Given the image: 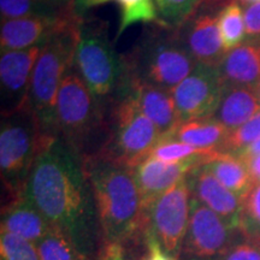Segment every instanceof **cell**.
<instances>
[{
  "label": "cell",
  "mask_w": 260,
  "mask_h": 260,
  "mask_svg": "<svg viewBox=\"0 0 260 260\" xmlns=\"http://www.w3.org/2000/svg\"><path fill=\"white\" fill-rule=\"evenodd\" d=\"M23 195L54 230L94 259L104 246L95 200L83 157L60 136L42 151Z\"/></svg>",
  "instance_id": "cell-1"
},
{
  "label": "cell",
  "mask_w": 260,
  "mask_h": 260,
  "mask_svg": "<svg viewBox=\"0 0 260 260\" xmlns=\"http://www.w3.org/2000/svg\"><path fill=\"white\" fill-rule=\"evenodd\" d=\"M92 186L104 245L130 247L144 243V206L133 169L105 158H83Z\"/></svg>",
  "instance_id": "cell-2"
},
{
  "label": "cell",
  "mask_w": 260,
  "mask_h": 260,
  "mask_svg": "<svg viewBox=\"0 0 260 260\" xmlns=\"http://www.w3.org/2000/svg\"><path fill=\"white\" fill-rule=\"evenodd\" d=\"M123 84L136 81L169 92L186 79L197 65L178 31L157 24L146 29L132 51L123 54Z\"/></svg>",
  "instance_id": "cell-3"
},
{
  "label": "cell",
  "mask_w": 260,
  "mask_h": 260,
  "mask_svg": "<svg viewBox=\"0 0 260 260\" xmlns=\"http://www.w3.org/2000/svg\"><path fill=\"white\" fill-rule=\"evenodd\" d=\"M57 135L83 158L100 153L107 139L106 109L71 68L60 84L56 109Z\"/></svg>",
  "instance_id": "cell-4"
},
{
  "label": "cell",
  "mask_w": 260,
  "mask_h": 260,
  "mask_svg": "<svg viewBox=\"0 0 260 260\" xmlns=\"http://www.w3.org/2000/svg\"><path fill=\"white\" fill-rule=\"evenodd\" d=\"M81 16L75 12L45 42L32 71L29 106L45 134L57 135L56 109L60 84L71 68L76 51Z\"/></svg>",
  "instance_id": "cell-5"
},
{
  "label": "cell",
  "mask_w": 260,
  "mask_h": 260,
  "mask_svg": "<svg viewBox=\"0 0 260 260\" xmlns=\"http://www.w3.org/2000/svg\"><path fill=\"white\" fill-rule=\"evenodd\" d=\"M54 138L45 134L29 105L14 115L2 117L0 174L4 191L3 205L23 195L35 161Z\"/></svg>",
  "instance_id": "cell-6"
},
{
  "label": "cell",
  "mask_w": 260,
  "mask_h": 260,
  "mask_svg": "<svg viewBox=\"0 0 260 260\" xmlns=\"http://www.w3.org/2000/svg\"><path fill=\"white\" fill-rule=\"evenodd\" d=\"M74 69L102 103L119 92L124 80V60L110 40L106 22L81 18Z\"/></svg>",
  "instance_id": "cell-7"
},
{
  "label": "cell",
  "mask_w": 260,
  "mask_h": 260,
  "mask_svg": "<svg viewBox=\"0 0 260 260\" xmlns=\"http://www.w3.org/2000/svg\"><path fill=\"white\" fill-rule=\"evenodd\" d=\"M110 103L106 110L107 139L96 155L134 169L149 157L161 134L130 98L115 96Z\"/></svg>",
  "instance_id": "cell-8"
},
{
  "label": "cell",
  "mask_w": 260,
  "mask_h": 260,
  "mask_svg": "<svg viewBox=\"0 0 260 260\" xmlns=\"http://www.w3.org/2000/svg\"><path fill=\"white\" fill-rule=\"evenodd\" d=\"M190 200L189 187L183 178L145 211L146 229L153 234L169 255L177 260L189 223Z\"/></svg>",
  "instance_id": "cell-9"
},
{
  "label": "cell",
  "mask_w": 260,
  "mask_h": 260,
  "mask_svg": "<svg viewBox=\"0 0 260 260\" xmlns=\"http://www.w3.org/2000/svg\"><path fill=\"white\" fill-rule=\"evenodd\" d=\"M242 237L240 230L191 198L189 223L178 260H212Z\"/></svg>",
  "instance_id": "cell-10"
},
{
  "label": "cell",
  "mask_w": 260,
  "mask_h": 260,
  "mask_svg": "<svg viewBox=\"0 0 260 260\" xmlns=\"http://www.w3.org/2000/svg\"><path fill=\"white\" fill-rule=\"evenodd\" d=\"M224 88L217 68L195 65L191 73L171 92L180 123L212 117Z\"/></svg>",
  "instance_id": "cell-11"
},
{
  "label": "cell",
  "mask_w": 260,
  "mask_h": 260,
  "mask_svg": "<svg viewBox=\"0 0 260 260\" xmlns=\"http://www.w3.org/2000/svg\"><path fill=\"white\" fill-rule=\"evenodd\" d=\"M44 45L24 51L3 52L0 57L2 117L21 111L29 105L32 71Z\"/></svg>",
  "instance_id": "cell-12"
},
{
  "label": "cell",
  "mask_w": 260,
  "mask_h": 260,
  "mask_svg": "<svg viewBox=\"0 0 260 260\" xmlns=\"http://www.w3.org/2000/svg\"><path fill=\"white\" fill-rule=\"evenodd\" d=\"M75 12L73 2L70 0L53 15L3 21L0 29L2 53L24 51L44 45Z\"/></svg>",
  "instance_id": "cell-13"
},
{
  "label": "cell",
  "mask_w": 260,
  "mask_h": 260,
  "mask_svg": "<svg viewBox=\"0 0 260 260\" xmlns=\"http://www.w3.org/2000/svg\"><path fill=\"white\" fill-rule=\"evenodd\" d=\"M210 158L191 159L181 162H165L147 157L133 169L135 182L141 195L144 212L171 187L187 177L194 168Z\"/></svg>",
  "instance_id": "cell-14"
},
{
  "label": "cell",
  "mask_w": 260,
  "mask_h": 260,
  "mask_svg": "<svg viewBox=\"0 0 260 260\" xmlns=\"http://www.w3.org/2000/svg\"><path fill=\"white\" fill-rule=\"evenodd\" d=\"M177 31L195 63L219 67L226 51L220 38L217 16L197 11Z\"/></svg>",
  "instance_id": "cell-15"
},
{
  "label": "cell",
  "mask_w": 260,
  "mask_h": 260,
  "mask_svg": "<svg viewBox=\"0 0 260 260\" xmlns=\"http://www.w3.org/2000/svg\"><path fill=\"white\" fill-rule=\"evenodd\" d=\"M186 180L191 198L216 212L234 229L240 230L242 199L224 187L203 164L194 168Z\"/></svg>",
  "instance_id": "cell-16"
},
{
  "label": "cell",
  "mask_w": 260,
  "mask_h": 260,
  "mask_svg": "<svg viewBox=\"0 0 260 260\" xmlns=\"http://www.w3.org/2000/svg\"><path fill=\"white\" fill-rule=\"evenodd\" d=\"M130 98L139 110L157 126L161 136L169 135L180 124L171 92L151 84L129 81L115 96ZM113 96V98H115Z\"/></svg>",
  "instance_id": "cell-17"
},
{
  "label": "cell",
  "mask_w": 260,
  "mask_h": 260,
  "mask_svg": "<svg viewBox=\"0 0 260 260\" xmlns=\"http://www.w3.org/2000/svg\"><path fill=\"white\" fill-rule=\"evenodd\" d=\"M217 69L224 87L256 90L260 86V40L246 41L226 52Z\"/></svg>",
  "instance_id": "cell-18"
},
{
  "label": "cell",
  "mask_w": 260,
  "mask_h": 260,
  "mask_svg": "<svg viewBox=\"0 0 260 260\" xmlns=\"http://www.w3.org/2000/svg\"><path fill=\"white\" fill-rule=\"evenodd\" d=\"M2 230L37 245L53 228L24 195L2 206Z\"/></svg>",
  "instance_id": "cell-19"
},
{
  "label": "cell",
  "mask_w": 260,
  "mask_h": 260,
  "mask_svg": "<svg viewBox=\"0 0 260 260\" xmlns=\"http://www.w3.org/2000/svg\"><path fill=\"white\" fill-rule=\"evenodd\" d=\"M260 112V98L255 89L225 87L222 99L212 116L228 132H233Z\"/></svg>",
  "instance_id": "cell-20"
},
{
  "label": "cell",
  "mask_w": 260,
  "mask_h": 260,
  "mask_svg": "<svg viewBox=\"0 0 260 260\" xmlns=\"http://www.w3.org/2000/svg\"><path fill=\"white\" fill-rule=\"evenodd\" d=\"M229 132L213 117L194 119L180 123L176 129L169 134L183 142L205 152H223L224 142Z\"/></svg>",
  "instance_id": "cell-21"
},
{
  "label": "cell",
  "mask_w": 260,
  "mask_h": 260,
  "mask_svg": "<svg viewBox=\"0 0 260 260\" xmlns=\"http://www.w3.org/2000/svg\"><path fill=\"white\" fill-rule=\"evenodd\" d=\"M203 165L240 199H245L254 186L245 161L235 154L217 152Z\"/></svg>",
  "instance_id": "cell-22"
},
{
  "label": "cell",
  "mask_w": 260,
  "mask_h": 260,
  "mask_svg": "<svg viewBox=\"0 0 260 260\" xmlns=\"http://www.w3.org/2000/svg\"><path fill=\"white\" fill-rule=\"evenodd\" d=\"M109 2L118 3L121 8V21L118 24L116 40L119 39L126 29L136 23L157 24L165 27L159 18L154 0H98L96 6L106 4Z\"/></svg>",
  "instance_id": "cell-23"
},
{
  "label": "cell",
  "mask_w": 260,
  "mask_h": 260,
  "mask_svg": "<svg viewBox=\"0 0 260 260\" xmlns=\"http://www.w3.org/2000/svg\"><path fill=\"white\" fill-rule=\"evenodd\" d=\"M223 46L226 52L245 42L246 27L243 10L237 2H232L220 10L217 16Z\"/></svg>",
  "instance_id": "cell-24"
},
{
  "label": "cell",
  "mask_w": 260,
  "mask_h": 260,
  "mask_svg": "<svg viewBox=\"0 0 260 260\" xmlns=\"http://www.w3.org/2000/svg\"><path fill=\"white\" fill-rule=\"evenodd\" d=\"M217 153V152H214ZM212 152H205L178 141L170 135L161 136L158 144L152 149L149 157L165 162H181L191 159L211 158Z\"/></svg>",
  "instance_id": "cell-25"
},
{
  "label": "cell",
  "mask_w": 260,
  "mask_h": 260,
  "mask_svg": "<svg viewBox=\"0 0 260 260\" xmlns=\"http://www.w3.org/2000/svg\"><path fill=\"white\" fill-rule=\"evenodd\" d=\"M35 246L40 260H93L82 254L71 240L54 229Z\"/></svg>",
  "instance_id": "cell-26"
},
{
  "label": "cell",
  "mask_w": 260,
  "mask_h": 260,
  "mask_svg": "<svg viewBox=\"0 0 260 260\" xmlns=\"http://www.w3.org/2000/svg\"><path fill=\"white\" fill-rule=\"evenodd\" d=\"M162 24L170 29H180L204 3L209 0H154Z\"/></svg>",
  "instance_id": "cell-27"
},
{
  "label": "cell",
  "mask_w": 260,
  "mask_h": 260,
  "mask_svg": "<svg viewBox=\"0 0 260 260\" xmlns=\"http://www.w3.org/2000/svg\"><path fill=\"white\" fill-rule=\"evenodd\" d=\"M240 232L246 239L260 242V183L254 184L242 200Z\"/></svg>",
  "instance_id": "cell-28"
},
{
  "label": "cell",
  "mask_w": 260,
  "mask_h": 260,
  "mask_svg": "<svg viewBox=\"0 0 260 260\" xmlns=\"http://www.w3.org/2000/svg\"><path fill=\"white\" fill-rule=\"evenodd\" d=\"M59 10L60 8H53L52 4L39 0H0L2 22L8 19L32 17V16L53 15Z\"/></svg>",
  "instance_id": "cell-29"
},
{
  "label": "cell",
  "mask_w": 260,
  "mask_h": 260,
  "mask_svg": "<svg viewBox=\"0 0 260 260\" xmlns=\"http://www.w3.org/2000/svg\"><path fill=\"white\" fill-rule=\"evenodd\" d=\"M0 260H40V256L34 243L2 230Z\"/></svg>",
  "instance_id": "cell-30"
},
{
  "label": "cell",
  "mask_w": 260,
  "mask_h": 260,
  "mask_svg": "<svg viewBox=\"0 0 260 260\" xmlns=\"http://www.w3.org/2000/svg\"><path fill=\"white\" fill-rule=\"evenodd\" d=\"M258 139H260V112L245 124L229 132L224 142L223 152L235 154L247 146L252 145Z\"/></svg>",
  "instance_id": "cell-31"
},
{
  "label": "cell",
  "mask_w": 260,
  "mask_h": 260,
  "mask_svg": "<svg viewBox=\"0 0 260 260\" xmlns=\"http://www.w3.org/2000/svg\"><path fill=\"white\" fill-rule=\"evenodd\" d=\"M212 260H260V242L243 236Z\"/></svg>",
  "instance_id": "cell-32"
},
{
  "label": "cell",
  "mask_w": 260,
  "mask_h": 260,
  "mask_svg": "<svg viewBox=\"0 0 260 260\" xmlns=\"http://www.w3.org/2000/svg\"><path fill=\"white\" fill-rule=\"evenodd\" d=\"M243 18L249 40H260V3L247 5L243 10Z\"/></svg>",
  "instance_id": "cell-33"
},
{
  "label": "cell",
  "mask_w": 260,
  "mask_h": 260,
  "mask_svg": "<svg viewBox=\"0 0 260 260\" xmlns=\"http://www.w3.org/2000/svg\"><path fill=\"white\" fill-rule=\"evenodd\" d=\"M144 245H145V256L142 260H177L168 254L161 246L159 245L158 240L149 230L146 229L144 234Z\"/></svg>",
  "instance_id": "cell-34"
},
{
  "label": "cell",
  "mask_w": 260,
  "mask_h": 260,
  "mask_svg": "<svg viewBox=\"0 0 260 260\" xmlns=\"http://www.w3.org/2000/svg\"><path fill=\"white\" fill-rule=\"evenodd\" d=\"M126 252L119 245H104L93 260H128Z\"/></svg>",
  "instance_id": "cell-35"
},
{
  "label": "cell",
  "mask_w": 260,
  "mask_h": 260,
  "mask_svg": "<svg viewBox=\"0 0 260 260\" xmlns=\"http://www.w3.org/2000/svg\"><path fill=\"white\" fill-rule=\"evenodd\" d=\"M242 160L245 161L246 167L248 169V172L249 175H251L253 183H260V154L242 158Z\"/></svg>",
  "instance_id": "cell-36"
},
{
  "label": "cell",
  "mask_w": 260,
  "mask_h": 260,
  "mask_svg": "<svg viewBox=\"0 0 260 260\" xmlns=\"http://www.w3.org/2000/svg\"><path fill=\"white\" fill-rule=\"evenodd\" d=\"M71 2H73V6L76 14L82 17L83 12H86L90 8L96 6L98 0H71Z\"/></svg>",
  "instance_id": "cell-37"
},
{
  "label": "cell",
  "mask_w": 260,
  "mask_h": 260,
  "mask_svg": "<svg viewBox=\"0 0 260 260\" xmlns=\"http://www.w3.org/2000/svg\"><path fill=\"white\" fill-rule=\"evenodd\" d=\"M256 154H260V139H258L256 141L253 142L252 145L247 146L246 148H243V149H241V151H239L237 153H235L236 157H239L241 159L251 157V155H256Z\"/></svg>",
  "instance_id": "cell-38"
},
{
  "label": "cell",
  "mask_w": 260,
  "mask_h": 260,
  "mask_svg": "<svg viewBox=\"0 0 260 260\" xmlns=\"http://www.w3.org/2000/svg\"><path fill=\"white\" fill-rule=\"evenodd\" d=\"M39 2L47 3V4H54V3H65V2L69 3L70 0H39Z\"/></svg>",
  "instance_id": "cell-39"
},
{
  "label": "cell",
  "mask_w": 260,
  "mask_h": 260,
  "mask_svg": "<svg viewBox=\"0 0 260 260\" xmlns=\"http://www.w3.org/2000/svg\"><path fill=\"white\" fill-rule=\"evenodd\" d=\"M235 2H241L243 4H255V3H260V0H235Z\"/></svg>",
  "instance_id": "cell-40"
},
{
  "label": "cell",
  "mask_w": 260,
  "mask_h": 260,
  "mask_svg": "<svg viewBox=\"0 0 260 260\" xmlns=\"http://www.w3.org/2000/svg\"><path fill=\"white\" fill-rule=\"evenodd\" d=\"M256 93H258V95H259V98H260V86L258 87V88H256Z\"/></svg>",
  "instance_id": "cell-41"
},
{
  "label": "cell",
  "mask_w": 260,
  "mask_h": 260,
  "mask_svg": "<svg viewBox=\"0 0 260 260\" xmlns=\"http://www.w3.org/2000/svg\"><path fill=\"white\" fill-rule=\"evenodd\" d=\"M209 2H218V0H209Z\"/></svg>",
  "instance_id": "cell-42"
}]
</instances>
